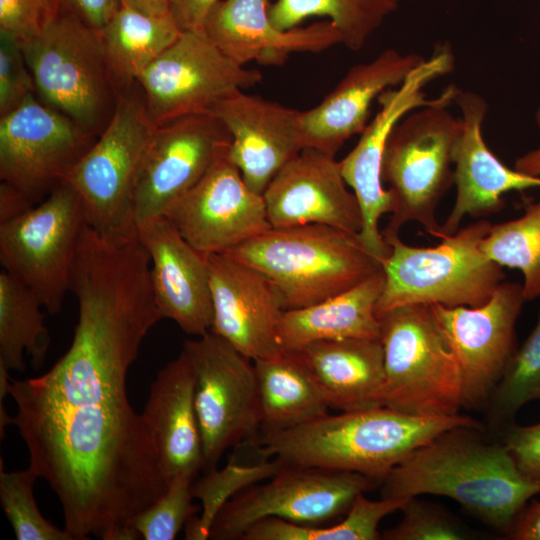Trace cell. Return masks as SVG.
Wrapping results in <instances>:
<instances>
[{
    "label": "cell",
    "mask_w": 540,
    "mask_h": 540,
    "mask_svg": "<svg viewBox=\"0 0 540 540\" xmlns=\"http://www.w3.org/2000/svg\"><path fill=\"white\" fill-rule=\"evenodd\" d=\"M43 305L23 283L4 270L0 273V365L8 371L25 370V354L35 368L45 360L50 337Z\"/></svg>",
    "instance_id": "31"
},
{
    "label": "cell",
    "mask_w": 540,
    "mask_h": 540,
    "mask_svg": "<svg viewBox=\"0 0 540 540\" xmlns=\"http://www.w3.org/2000/svg\"><path fill=\"white\" fill-rule=\"evenodd\" d=\"M120 5L139 11L141 13L164 17L170 15L171 0H118Z\"/></svg>",
    "instance_id": "47"
},
{
    "label": "cell",
    "mask_w": 540,
    "mask_h": 540,
    "mask_svg": "<svg viewBox=\"0 0 540 540\" xmlns=\"http://www.w3.org/2000/svg\"><path fill=\"white\" fill-rule=\"evenodd\" d=\"M258 70L239 65L201 31H182L138 76L151 121L212 112L223 99L255 86Z\"/></svg>",
    "instance_id": "13"
},
{
    "label": "cell",
    "mask_w": 540,
    "mask_h": 540,
    "mask_svg": "<svg viewBox=\"0 0 540 540\" xmlns=\"http://www.w3.org/2000/svg\"><path fill=\"white\" fill-rule=\"evenodd\" d=\"M535 120L540 131V106L536 111ZM514 168L524 174L540 177V145L536 149L518 157L515 161Z\"/></svg>",
    "instance_id": "48"
},
{
    "label": "cell",
    "mask_w": 540,
    "mask_h": 540,
    "mask_svg": "<svg viewBox=\"0 0 540 540\" xmlns=\"http://www.w3.org/2000/svg\"><path fill=\"white\" fill-rule=\"evenodd\" d=\"M379 321L384 351L381 406L420 417L459 414L463 407L459 365L430 305L397 307Z\"/></svg>",
    "instance_id": "9"
},
{
    "label": "cell",
    "mask_w": 540,
    "mask_h": 540,
    "mask_svg": "<svg viewBox=\"0 0 540 540\" xmlns=\"http://www.w3.org/2000/svg\"><path fill=\"white\" fill-rule=\"evenodd\" d=\"M397 6L393 0H276L269 16L279 30L298 27L309 17H326L340 33L342 44L358 51Z\"/></svg>",
    "instance_id": "32"
},
{
    "label": "cell",
    "mask_w": 540,
    "mask_h": 540,
    "mask_svg": "<svg viewBox=\"0 0 540 540\" xmlns=\"http://www.w3.org/2000/svg\"><path fill=\"white\" fill-rule=\"evenodd\" d=\"M60 111L31 95L0 116V178L34 203L65 181L96 141Z\"/></svg>",
    "instance_id": "15"
},
{
    "label": "cell",
    "mask_w": 540,
    "mask_h": 540,
    "mask_svg": "<svg viewBox=\"0 0 540 540\" xmlns=\"http://www.w3.org/2000/svg\"><path fill=\"white\" fill-rule=\"evenodd\" d=\"M53 9L75 15L101 29L120 7L118 0H50Z\"/></svg>",
    "instance_id": "43"
},
{
    "label": "cell",
    "mask_w": 540,
    "mask_h": 540,
    "mask_svg": "<svg viewBox=\"0 0 540 540\" xmlns=\"http://www.w3.org/2000/svg\"><path fill=\"white\" fill-rule=\"evenodd\" d=\"M259 392L261 429H291L328 414L329 405L300 351L253 361Z\"/></svg>",
    "instance_id": "29"
},
{
    "label": "cell",
    "mask_w": 540,
    "mask_h": 540,
    "mask_svg": "<svg viewBox=\"0 0 540 540\" xmlns=\"http://www.w3.org/2000/svg\"><path fill=\"white\" fill-rule=\"evenodd\" d=\"M522 284L502 282L479 306L430 305L461 373L463 407L486 409L515 349Z\"/></svg>",
    "instance_id": "16"
},
{
    "label": "cell",
    "mask_w": 540,
    "mask_h": 540,
    "mask_svg": "<svg viewBox=\"0 0 540 540\" xmlns=\"http://www.w3.org/2000/svg\"><path fill=\"white\" fill-rule=\"evenodd\" d=\"M481 249L500 266L521 271L526 301L540 298V201L516 219L491 225Z\"/></svg>",
    "instance_id": "34"
},
{
    "label": "cell",
    "mask_w": 540,
    "mask_h": 540,
    "mask_svg": "<svg viewBox=\"0 0 540 540\" xmlns=\"http://www.w3.org/2000/svg\"><path fill=\"white\" fill-rule=\"evenodd\" d=\"M141 414L168 483L177 474L195 478L204 466L203 445L195 374L183 351L157 373Z\"/></svg>",
    "instance_id": "26"
},
{
    "label": "cell",
    "mask_w": 540,
    "mask_h": 540,
    "mask_svg": "<svg viewBox=\"0 0 540 540\" xmlns=\"http://www.w3.org/2000/svg\"><path fill=\"white\" fill-rule=\"evenodd\" d=\"M378 483L355 472L285 464L267 482L251 485L227 501L209 538L242 539L252 525L268 518L319 526L346 514L359 495Z\"/></svg>",
    "instance_id": "11"
},
{
    "label": "cell",
    "mask_w": 540,
    "mask_h": 540,
    "mask_svg": "<svg viewBox=\"0 0 540 540\" xmlns=\"http://www.w3.org/2000/svg\"><path fill=\"white\" fill-rule=\"evenodd\" d=\"M227 254L265 275L284 310L319 303L383 269L358 235L322 224L270 228Z\"/></svg>",
    "instance_id": "4"
},
{
    "label": "cell",
    "mask_w": 540,
    "mask_h": 540,
    "mask_svg": "<svg viewBox=\"0 0 540 540\" xmlns=\"http://www.w3.org/2000/svg\"><path fill=\"white\" fill-rule=\"evenodd\" d=\"M406 499L370 500L359 495L343 520L328 526H309L278 518L252 525L242 540H377L378 526L387 515L400 510Z\"/></svg>",
    "instance_id": "33"
},
{
    "label": "cell",
    "mask_w": 540,
    "mask_h": 540,
    "mask_svg": "<svg viewBox=\"0 0 540 540\" xmlns=\"http://www.w3.org/2000/svg\"><path fill=\"white\" fill-rule=\"evenodd\" d=\"M299 351L330 408L342 412L381 406L384 351L380 339L322 340Z\"/></svg>",
    "instance_id": "27"
},
{
    "label": "cell",
    "mask_w": 540,
    "mask_h": 540,
    "mask_svg": "<svg viewBox=\"0 0 540 540\" xmlns=\"http://www.w3.org/2000/svg\"><path fill=\"white\" fill-rule=\"evenodd\" d=\"M230 143V133L212 112L156 125L135 188L137 225L164 216Z\"/></svg>",
    "instance_id": "18"
},
{
    "label": "cell",
    "mask_w": 540,
    "mask_h": 540,
    "mask_svg": "<svg viewBox=\"0 0 540 540\" xmlns=\"http://www.w3.org/2000/svg\"><path fill=\"white\" fill-rule=\"evenodd\" d=\"M19 44L40 101L98 137L120 93L99 30L55 10L38 35Z\"/></svg>",
    "instance_id": "8"
},
{
    "label": "cell",
    "mask_w": 540,
    "mask_h": 540,
    "mask_svg": "<svg viewBox=\"0 0 540 540\" xmlns=\"http://www.w3.org/2000/svg\"><path fill=\"white\" fill-rule=\"evenodd\" d=\"M506 534L514 540H540V500L526 505Z\"/></svg>",
    "instance_id": "45"
},
{
    "label": "cell",
    "mask_w": 540,
    "mask_h": 540,
    "mask_svg": "<svg viewBox=\"0 0 540 540\" xmlns=\"http://www.w3.org/2000/svg\"><path fill=\"white\" fill-rule=\"evenodd\" d=\"M458 426L482 427L460 414L420 417L379 406L263 433L258 452L289 465L355 472L382 482L415 450Z\"/></svg>",
    "instance_id": "3"
},
{
    "label": "cell",
    "mask_w": 540,
    "mask_h": 540,
    "mask_svg": "<svg viewBox=\"0 0 540 540\" xmlns=\"http://www.w3.org/2000/svg\"><path fill=\"white\" fill-rule=\"evenodd\" d=\"M86 224L81 199L66 181L25 212L0 222L3 270L28 287L49 314L62 310Z\"/></svg>",
    "instance_id": "10"
},
{
    "label": "cell",
    "mask_w": 540,
    "mask_h": 540,
    "mask_svg": "<svg viewBox=\"0 0 540 540\" xmlns=\"http://www.w3.org/2000/svg\"><path fill=\"white\" fill-rule=\"evenodd\" d=\"M194 477L175 475L164 494L137 514L130 522L140 539L173 540L186 523L199 511L192 503Z\"/></svg>",
    "instance_id": "38"
},
{
    "label": "cell",
    "mask_w": 540,
    "mask_h": 540,
    "mask_svg": "<svg viewBox=\"0 0 540 540\" xmlns=\"http://www.w3.org/2000/svg\"><path fill=\"white\" fill-rule=\"evenodd\" d=\"M155 127L136 82L120 91L107 126L65 179L81 199L86 223L109 243L137 240L135 188Z\"/></svg>",
    "instance_id": "7"
},
{
    "label": "cell",
    "mask_w": 540,
    "mask_h": 540,
    "mask_svg": "<svg viewBox=\"0 0 540 540\" xmlns=\"http://www.w3.org/2000/svg\"><path fill=\"white\" fill-rule=\"evenodd\" d=\"M454 103L460 110L452 148L457 193L453 208L441 225L442 237L455 233L467 215L484 217L500 211L506 193L540 187V177L509 168L485 143L482 127L488 105L482 96L457 88Z\"/></svg>",
    "instance_id": "21"
},
{
    "label": "cell",
    "mask_w": 540,
    "mask_h": 540,
    "mask_svg": "<svg viewBox=\"0 0 540 540\" xmlns=\"http://www.w3.org/2000/svg\"><path fill=\"white\" fill-rule=\"evenodd\" d=\"M78 320L68 350L44 374L0 384L29 466L54 491L73 540H135L131 520L168 487L127 374L160 321L140 291L95 279L74 290Z\"/></svg>",
    "instance_id": "1"
},
{
    "label": "cell",
    "mask_w": 540,
    "mask_h": 540,
    "mask_svg": "<svg viewBox=\"0 0 540 540\" xmlns=\"http://www.w3.org/2000/svg\"><path fill=\"white\" fill-rule=\"evenodd\" d=\"M346 185L335 156L314 148L302 149L263 193L271 227L322 224L358 235L362 213Z\"/></svg>",
    "instance_id": "20"
},
{
    "label": "cell",
    "mask_w": 540,
    "mask_h": 540,
    "mask_svg": "<svg viewBox=\"0 0 540 540\" xmlns=\"http://www.w3.org/2000/svg\"><path fill=\"white\" fill-rule=\"evenodd\" d=\"M117 90L131 88L141 72L181 34L171 16L156 17L120 5L99 29Z\"/></svg>",
    "instance_id": "30"
},
{
    "label": "cell",
    "mask_w": 540,
    "mask_h": 540,
    "mask_svg": "<svg viewBox=\"0 0 540 540\" xmlns=\"http://www.w3.org/2000/svg\"><path fill=\"white\" fill-rule=\"evenodd\" d=\"M502 434L501 442L520 470L540 483V422L530 426L513 423Z\"/></svg>",
    "instance_id": "42"
},
{
    "label": "cell",
    "mask_w": 540,
    "mask_h": 540,
    "mask_svg": "<svg viewBox=\"0 0 540 540\" xmlns=\"http://www.w3.org/2000/svg\"><path fill=\"white\" fill-rule=\"evenodd\" d=\"M454 58L447 48H440L418 65L398 86L382 92L377 98L379 110L360 134L354 148L339 161L342 176L355 194L362 213L358 237L380 262L390 253V246L379 229V220L392 212V197L384 188L381 167L387 139L396 124L408 113L435 103L426 97L424 88L433 80L448 74Z\"/></svg>",
    "instance_id": "14"
},
{
    "label": "cell",
    "mask_w": 540,
    "mask_h": 540,
    "mask_svg": "<svg viewBox=\"0 0 540 540\" xmlns=\"http://www.w3.org/2000/svg\"><path fill=\"white\" fill-rule=\"evenodd\" d=\"M229 147L164 215L204 255L227 253L272 228L263 195L246 185Z\"/></svg>",
    "instance_id": "17"
},
{
    "label": "cell",
    "mask_w": 540,
    "mask_h": 540,
    "mask_svg": "<svg viewBox=\"0 0 540 540\" xmlns=\"http://www.w3.org/2000/svg\"><path fill=\"white\" fill-rule=\"evenodd\" d=\"M34 206V202L19 189L1 181L0 222L13 218Z\"/></svg>",
    "instance_id": "46"
},
{
    "label": "cell",
    "mask_w": 540,
    "mask_h": 540,
    "mask_svg": "<svg viewBox=\"0 0 540 540\" xmlns=\"http://www.w3.org/2000/svg\"><path fill=\"white\" fill-rule=\"evenodd\" d=\"M270 0H220L203 25L207 37L232 61L246 66L283 65L293 53H319L342 44L329 20L279 30L269 16Z\"/></svg>",
    "instance_id": "24"
},
{
    "label": "cell",
    "mask_w": 540,
    "mask_h": 540,
    "mask_svg": "<svg viewBox=\"0 0 540 540\" xmlns=\"http://www.w3.org/2000/svg\"><path fill=\"white\" fill-rule=\"evenodd\" d=\"M205 257L213 304L210 331L252 361L278 354L277 327L284 307L273 283L227 253Z\"/></svg>",
    "instance_id": "19"
},
{
    "label": "cell",
    "mask_w": 540,
    "mask_h": 540,
    "mask_svg": "<svg viewBox=\"0 0 540 540\" xmlns=\"http://www.w3.org/2000/svg\"><path fill=\"white\" fill-rule=\"evenodd\" d=\"M457 87L450 86L430 105L404 116L392 129L384 150L381 177L392 197V212L382 231L384 240L399 236L401 228L419 223L436 238L442 226L437 207L454 185L452 148L459 118L448 110Z\"/></svg>",
    "instance_id": "5"
},
{
    "label": "cell",
    "mask_w": 540,
    "mask_h": 540,
    "mask_svg": "<svg viewBox=\"0 0 540 540\" xmlns=\"http://www.w3.org/2000/svg\"><path fill=\"white\" fill-rule=\"evenodd\" d=\"M401 521L384 531L386 540H462L472 533L458 519L439 505L408 498L402 507Z\"/></svg>",
    "instance_id": "39"
},
{
    "label": "cell",
    "mask_w": 540,
    "mask_h": 540,
    "mask_svg": "<svg viewBox=\"0 0 540 540\" xmlns=\"http://www.w3.org/2000/svg\"><path fill=\"white\" fill-rule=\"evenodd\" d=\"M384 286L383 269L319 303L284 310L277 327L282 350L299 351L322 340L380 339L376 304Z\"/></svg>",
    "instance_id": "28"
},
{
    "label": "cell",
    "mask_w": 540,
    "mask_h": 540,
    "mask_svg": "<svg viewBox=\"0 0 540 540\" xmlns=\"http://www.w3.org/2000/svg\"><path fill=\"white\" fill-rule=\"evenodd\" d=\"M39 478L34 469L0 472V500L17 540H73L63 528L40 512L33 487Z\"/></svg>",
    "instance_id": "37"
},
{
    "label": "cell",
    "mask_w": 540,
    "mask_h": 540,
    "mask_svg": "<svg viewBox=\"0 0 540 540\" xmlns=\"http://www.w3.org/2000/svg\"><path fill=\"white\" fill-rule=\"evenodd\" d=\"M285 465L275 458H263L257 464L243 465L228 463L218 470L206 471L204 476L192 484V494L202 504V511L194 515L185 525V538L205 540L209 538L212 523L223 505L245 488L267 480Z\"/></svg>",
    "instance_id": "36"
},
{
    "label": "cell",
    "mask_w": 540,
    "mask_h": 540,
    "mask_svg": "<svg viewBox=\"0 0 540 540\" xmlns=\"http://www.w3.org/2000/svg\"><path fill=\"white\" fill-rule=\"evenodd\" d=\"M482 427L458 426L411 453L383 479L384 498L449 497L486 525L507 533L540 483L517 466L507 447L486 441Z\"/></svg>",
    "instance_id": "2"
},
{
    "label": "cell",
    "mask_w": 540,
    "mask_h": 540,
    "mask_svg": "<svg viewBox=\"0 0 540 540\" xmlns=\"http://www.w3.org/2000/svg\"><path fill=\"white\" fill-rule=\"evenodd\" d=\"M137 240L150 258V281L158 310L184 332L202 336L213 321L206 257L193 248L166 216L137 225Z\"/></svg>",
    "instance_id": "22"
},
{
    "label": "cell",
    "mask_w": 540,
    "mask_h": 540,
    "mask_svg": "<svg viewBox=\"0 0 540 540\" xmlns=\"http://www.w3.org/2000/svg\"><path fill=\"white\" fill-rule=\"evenodd\" d=\"M182 351L195 374V407L204 466L216 467L224 452L261 429L254 363L212 331L188 339Z\"/></svg>",
    "instance_id": "12"
},
{
    "label": "cell",
    "mask_w": 540,
    "mask_h": 540,
    "mask_svg": "<svg viewBox=\"0 0 540 540\" xmlns=\"http://www.w3.org/2000/svg\"><path fill=\"white\" fill-rule=\"evenodd\" d=\"M424 59L388 48L373 60L351 67L319 104L300 111L304 148L335 156L350 137L365 129L372 102L400 85Z\"/></svg>",
    "instance_id": "25"
},
{
    "label": "cell",
    "mask_w": 540,
    "mask_h": 540,
    "mask_svg": "<svg viewBox=\"0 0 540 540\" xmlns=\"http://www.w3.org/2000/svg\"><path fill=\"white\" fill-rule=\"evenodd\" d=\"M54 11L50 0H0V33L25 42L41 32Z\"/></svg>",
    "instance_id": "41"
},
{
    "label": "cell",
    "mask_w": 540,
    "mask_h": 540,
    "mask_svg": "<svg viewBox=\"0 0 540 540\" xmlns=\"http://www.w3.org/2000/svg\"><path fill=\"white\" fill-rule=\"evenodd\" d=\"M485 219L444 235L433 247L386 240L389 255L382 260L384 286L376 304L379 318L405 305L479 306L504 282L503 267L489 259L481 242L490 230Z\"/></svg>",
    "instance_id": "6"
},
{
    "label": "cell",
    "mask_w": 540,
    "mask_h": 540,
    "mask_svg": "<svg viewBox=\"0 0 540 540\" xmlns=\"http://www.w3.org/2000/svg\"><path fill=\"white\" fill-rule=\"evenodd\" d=\"M35 92L34 79L19 42L0 33V116L16 109Z\"/></svg>",
    "instance_id": "40"
},
{
    "label": "cell",
    "mask_w": 540,
    "mask_h": 540,
    "mask_svg": "<svg viewBox=\"0 0 540 540\" xmlns=\"http://www.w3.org/2000/svg\"><path fill=\"white\" fill-rule=\"evenodd\" d=\"M220 0H171L170 15L181 31H201Z\"/></svg>",
    "instance_id": "44"
},
{
    "label": "cell",
    "mask_w": 540,
    "mask_h": 540,
    "mask_svg": "<svg viewBox=\"0 0 540 540\" xmlns=\"http://www.w3.org/2000/svg\"><path fill=\"white\" fill-rule=\"evenodd\" d=\"M395 3L399 4L402 1H411V0H393Z\"/></svg>",
    "instance_id": "49"
},
{
    "label": "cell",
    "mask_w": 540,
    "mask_h": 540,
    "mask_svg": "<svg viewBox=\"0 0 540 540\" xmlns=\"http://www.w3.org/2000/svg\"><path fill=\"white\" fill-rule=\"evenodd\" d=\"M212 113L231 135L229 154L244 182L259 195L304 149L298 110L242 90L220 101Z\"/></svg>",
    "instance_id": "23"
},
{
    "label": "cell",
    "mask_w": 540,
    "mask_h": 540,
    "mask_svg": "<svg viewBox=\"0 0 540 540\" xmlns=\"http://www.w3.org/2000/svg\"><path fill=\"white\" fill-rule=\"evenodd\" d=\"M540 400V312L532 332L513 352L486 407L488 425L503 431L528 402Z\"/></svg>",
    "instance_id": "35"
}]
</instances>
